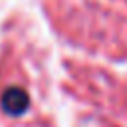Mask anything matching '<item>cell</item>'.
I'll list each match as a JSON object with an SVG mask.
<instances>
[{
	"label": "cell",
	"mask_w": 127,
	"mask_h": 127,
	"mask_svg": "<svg viewBox=\"0 0 127 127\" xmlns=\"http://www.w3.org/2000/svg\"><path fill=\"white\" fill-rule=\"evenodd\" d=\"M16 127H42L40 123H30V125H16Z\"/></svg>",
	"instance_id": "cell-2"
},
{
	"label": "cell",
	"mask_w": 127,
	"mask_h": 127,
	"mask_svg": "<svg viewBox=\"0 0 127 127\" xmlns=\"http://www.w3.org/2000/svg\"><path fill=\"white\" fill-rule=\"evenodd\" d=\"M0 105H2L4 113H8V115H20V113H24V111L28 109L30 97H28L26 89L12 85V87H8V89L2 93Z\"/></svg>",
	"instance_id": "cell-1"
}]
</instances>
